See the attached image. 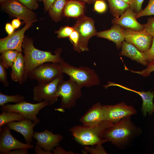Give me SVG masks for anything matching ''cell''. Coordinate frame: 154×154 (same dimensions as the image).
<instances>
[{"mask_svg": "<svg viewBox=\"0 0 154 154\" xmlns=\"http://www.w3.org/2000/svg\"><path fill=\"white\" fill-rule=\"evenodd\" d=\"M10 75L12 80L22 84L24 82L25 66L24 56L21 52L11 67Z\"/></svg>", "mask_w": 154, "mask_h": 154, "instance_id": "7402d4cb", "label": "cell"}, {"mask_svg": "<svg viewBox=\"0 0 154 154\" xmlns=\"http://www.w3.org/2000/svg\"><path fill=\"white\" fill-rule=\"evenodd\" d=\"M31 10H35L38 7V0H17Z\"/></svg>", "mask_w": 154, "mask_h": 154, "instance_id": "836d02e7", "label": "cell"}, {"mask_svg": "<svg viewBox=\"0 0 154 154\" xmlns=\"http://www.w3.org/2000/svg\"><path fill=\"white\" fill-rule=\"evenodd\" d=\"M61 73L65 74L82 87H90L99 85L100 80L95 70L89 67H76L64 61L57 63Z\"/></svg>", "mask_w": 154, "mask_h": 154, "instance_id": "277c9868", "label": "cell"}, {"mask_svg": "<svg viewBox=\"0 0 154 154\" xmlns=\"http://www.w3.org/2000/svg\"><path fill=\"white\" fill-rule=\"evenodd\" d=\"M84 5L82 3L76 0L67 2L64 10L65 15L68 17H77L83 15Z\"/></svg>", "mask_w": 154, "mask_h": 154, "instance_id": "603a6c76", "label": "cell"}, {"mask_svg": "<svg viewBox=\"0 0 154 154\" xmlns=\"http://www.w3.org/2000/svg\"><path fill=\"white\" fill-rule=\"evenodd\" d=\"M19 52L14 50H9L3 51L0 56V63L6 68H11Z\"/></svg>", "mask_w": 154, "mask_h": 154, "instance_id": "d4e9b609", "label": "cell"}, {"mask_svg": "<svg viewBox=\"0 0 154 154\" xmlns=\"http://www.w3.org/2000/svg\"><path fill=\"white\" fill-rule=\"evenodd\" d=\"M1 3L2 9L11 15L23 20L25 24L37 21L35 13L17 0H10Z\"/></svg>", "mask_w": 154, "mask_h": 154, "instance_id": "8fae6325", "label": "cell"}, {"mask_svg": "<svg viewBox=\"0 0 154 154\" xmlns=\"http://www.w3.org/2000/svg\"><path fill=\"white\" fill-rule=\"evenodd\" d=\"M113 124L110 122L105 121L94 126L76 125L69 130L74 139L79 144L84 146H93L106 142L102 137L103 133Z\"/></svg>", "mask_w": 154, "mask_h": 154, "instance_id": "3957f363", "label": "cell"}, {"mask_svg": "<svg viewBox=\"0 0 154 154\" xmlns=\"http://www.w3.org/2000/svg\"><path fill=\"white\" fill-rule=\"evenodd\" d=\"M144 0H131L130 6L136 13H138L142 10V6Z\"/></svg>", "mask_w": 154, "mask_h": 154, "instance_id": "74e56055", "label": "cell"}, {"mask_svg": "<svg viewBox=\"0 0 154 154\" xmlns=\"http://www.w3.org/2000/svg\"><path fill=\"white\" fill-rule=\"evenodd\" d=\"M6 68L0 63V81L5 87L9 85L7 77Z\"/></svg>", "mask_w": 154, "mask_h": 154, "instance_id": "8d00e7d4", "label": "cell"}, {"mask_svg": "<svg viewBox=\"0 0 154 154\" xmlns=\"http://www.w3.org/2000/svg\"><path fill=\"white\" fill-rule=\"evenodd\" d=\"M107 83V84L104 86L106 89L111 86H117L139 94L141 98L143 101L141 110L144 116H146L147 114L150 116L154 112V103L153 102L154 97V92H151V90L146 92L137 91L112 82H108Z\"/></svg>", "mask_w": 154, "mask_h": 154, "instance_id": "2e32d148", "label": "cell"}, {"mask_svg": "<svg viewBox=\"0 0 154 154\" xmlns=\"http://www.w3.org/2000/svg\"><path fill=\"white\" fill-rule=\"evenodd\" d=\"M125 29L118 25L114 24L110 29L97 33V37L113 41L115 43L117 48L119 49L125 40Z\"/></svg>", "mask_w": 154, "mask_h": 154, "instance_id": "ffe728a7", "label": "cell"}, {"mask_svg": "<svg viewBox=\"0 0 154 154\" xmlns=\"http://www.w3.org/2000/svg\"><path fill=\"white\" fill-rule=\"evenodd\" d=\"M82 1L87 3L88 4L94 3L97 0H82Z\"/></svg>", "mask_w": 154, "mask_h": 154, "instance_id": "bcb514c9", "label": "cell"}, {"mask_svg": "<svg viewBox=\"0 0 154 154\" xmlns=\"http://www.w3.org/2000/svg\"><path fill=\"white\" fill-rule=\"evenodd\" d=\"M54 154H76L72 151H67L62 148L61 147L58 146L53 150Z\"/></svg>", "mask_w": 154, "mask_h": 154, "instance_id": "ab89813d", "label": "cell"}, {"mask_svg": "<svg viewBox=\"0 0 154 154\" xmlns=\"http://www.w3.org/2000/svg\"><path fill=\"white\" fill-rule=\"evenodd\" d=\"M56 0H42L45 11L48 10L53 3Z\"/></svg>", "mask_w": 154, "mask_h": 154, "instance_id": "7bdbcfd3", "label": "cell"}, {"mask_svg": "<svg viewBox=\"0 0 154 154\" xmlns=\"http://www.w3.org/2000/svg\"><path fill=\"white\" fill-rule=\"evenodd\" d=\"M19 19L18 18L15 19L12 21L11 24L15 29L18 28L21 24Z\"/></svg>", "mask_w": 154, "mask_h": 154, "instance_id": "f6af8a7d", "label": "cell"}, {"mask_svg": "<svg viewBox=\"0 0 154 154\" xmlns=\"http://www.w3.org/2000/svg\"><path fill=\"white\" fill-rule=\"evenodd\" d=\"M15 29V28L10 23L6 24L5 29L8 35H10L12 34L14 32Z\"/></svg>", "mask_w": 154, "mask_h": 154, "instance_id": "ee69618b", "label": "cell"}, {"mask_svg": "<svg viewBox=\"0 0 154 154\" xmlns=\"http://www.w3.org/2000/svg\"><path fill=\"white\" fill-rule=\"evenodd\" d=\"M67 2V0H56L53 3L49 9V12L53 20L57 21L60 19Z\"/></svg>", "mask_w": 154, "mask_h": 154, "instance_id": "484cf974", "label": "cell"}, {"mask_svg": "<svg viewBox=\"0 0 154 154\" xmlns=\"http://www.w3.org/2000/svg\"><path fill=\"white\" fill-rule=\"evenodd\" d=\"M69 37L74 50L78 52H80L78 46L79 37L78 32L74 30Z\"/></svg>", "mask_w": 154, "mask_h": 154, "instance_id": "d6a6232c", "label": "cell"}, {"mask_svg": "<svg viewBox=\"0 0 154 154\" xmlns=\"http://www.w3.org/2000/svg\"><path fill=\"white\" fill-rule=\"evenodd\" d=\"M84 154H106L107 152L102 145V144H98L91 146H85L82 150Z\"/></svg>", "mask_w": 154, "mask_h": 154, "instance_id": "f1b7e54d", "label": "cell"}, {"mask_svg": "<svg viewBox=\"0 0 154 154\" xmlns=\"http://www.w3.org/2000/svg\"><path fill=\"white\" fill-rule=\"evenodd\" d=\"M42 0H38V1H39V2H41V1H42Z\"/></svg>", "mask_w": 154, "mask_h": 154, "instance_id": "681fc988", "label": "cell"}, {"mask_svg": "<svg viewBox=\"0 0 154 154\" xmlns=\"http://www.w3.org/2000/svg\"><path fill=\"white\" fill-rule=\"evenodd\" d=\"M73 27L79 35L78 46L80 52L88 51L89 40L97 34L94 20L83 15L77 21Z\"/></svg>", "mask_w": 154, "mask_h": 154, "instance_id": "ba28073f", "label": "cell"}, {"mask_svg": "<svg viewBox=\"0 0 154 154\" xmlns=\"http://www.w3.org/2000/svg\"><path fill=\"white\" fill-rule=\"evenodd\" d=\"M102 106L105 121L113 124L125 117L137 113L134 107L123 102L114 105H102Z\"/></svg>", "mask_w": 154, "mask_h": 154, "instance_id": "30bf717a", "label": "cell"}, {"mask_svg": "<svg viewBox=\"0 0 154 154\" xmlns=\"http://www.w3.org/2000/svg\"><path fill=\"white\" fill-rule=\"evenodd\" d=\"M82 88L70 78L67 80H62L58 91V96L61 98V108L70 109L74 107L76 100L82 96Z\"/></svg>", "mask_w": 154, "mask_h": 154, "instance_id": "5b68a950", "label": "cell"}, {"mask_svg": "<svg viewBox=\"0 0 154 154\" xmlns=\"http://www.w3.org/2000/svg\"><path fill=\"white\" fill-rule=\"evenodd\" d=\"M22 47L25 59L24 82L27 80L29 72L40 65L48 62L59 63L64 61L60 56L61 49H57L54 54L49 51L40 50L34 47L33 40L31 38L25 37Z\"/></svg>", "mask_w": 154, "mask_h": 154, "instance_id": "7a4b0ae2", "label": "cell"}, {"mask_svg": "<svg viewBox=\"0 0 154 154\" xmlns=\"http://www.w3.org/2000/svg\"><path fill=\"white\" fill-rule=\"evenodd\" d=\"M33 138L37 141L36 145L45 151H51L59 145L63 137L61 134L53 133L46 129L42 132H34Z\"/></svg>", "mask_w": 154, "mask_h": 154, "instance_id": "9a60e30c", "label": "cell"}, {"mask_svg": "<svg viewBox=\"0 0 154 154\" xmlns=\"http://www.w3.org/2000/svg\"><path fill=\"white\" fill-rule=\"evenodd\" d=\"M148 63L154 60V37H153L152 42L150 48L146 51L144 52Z\"/></svg>", "mask_w": 154, "mask_h": 154, "instance_id": "f35d334b", "label": "cell"}, {"mask_svg": "<svg viewBox=\"0 0 154 154\" xmlns=\"http://www.w3.org/2000/svg\"><path fill=\"white\" fill-rule=\"evenodd\" d=\"M28 149L26 148L15 149L8 152L6 154H28Z\"/></svg>", "mask_w": 154, "mask_h": 154, "instance_id": "60d3db41", "label": "cell"}, {"mask_svg": "<svg viewBox=\"0 0 154 154\" xmlns=\"http://www.w3.org/2000/svg\"><path fill=\"white\" fill-rule=\"evenodd\" d=\"M32 25V23L25 24L22 29L14 32L5 38L0 39V53L9 50L23 51L22 47L25 38L24 33Z\"/></svg>", "mask_w": 154, "mask_h": 154, "instance_id": "5bb4252c", "label": "cell"}, {"mask_svg": "<svg viewBox=\"0 0 154 154\" xmlns=\"http://www.w3.org/2000/svg\"><path fill=\"white\" fill-rule=\"evenodd\" d=\"M37 123L31 120L25 119L17 121H13L6 124L10 130H12L21 134L23 136L26 143L31 145L34 132V127Z\"/></svg>", "mask_w": 154, "mask_h": 154, "instance_id": "e0dca14e", "label": "cell"}, {"mask_svg": "<svg viewBox=\"0 0 154 154\" xmlns=\"http://www.w3.org/2000/svg\"><path fill=\"white\" fill-rule=\"evenodd\" d=\"M105 1L103 0H97L94 3V10L99 13H103L105 12L107 9V6Z\"/></svg>", "mask_w": 154, "mask_h": 154, "instance_id": "d590c367", "label": "cell"}, {"mask_svg": "<svg viewBox=\"0 0 154 154\" xmlns=\"http://www.w3.org/2000/svg\"><path fill=\"white\" fill-rule=\"evenodd\" d=\"M137 14L129 6L120 17L114 18L112 22L114 24L118 25L125 29L135 31L143 30L144 24H141L137 21L136 17Z\"/></svg>", "mask_w": 154, "mask_h": 154, "instance_id": "d6986e66", "label": "cell"}, {"mask_svg": "<svg viewBox=\"0 0 154 154\" xmlns=\"http://www.w3.org/2000/svg\"><path fill=\"white\" fill-rule=\"evenodd\" d=\"M74 30L73 27L66 26L63 27L56 31L58 38H65L69 37Z\"/></svg>", "mask_w": 154, "mask_h": 154, "instance_id": "1f68e13d", "label": "cell"}, {"mask_svg": "<svg viewBox=\"0 0 154 154\" xmlns=\"http://www.w3.org/2000/svg\"><path fill=\"white\" fill-rule=\"evenodd\" d=\"M154 15V0H149L145 8L136 15V19L145 16Z\"/></svg>", "mask_w": 154, "mask_h": 154, "instance_id": "f546056e", "label": "cell"}, {"mask_svg": "<svg viewBox=\"0 0 154 154\" xmlns=\"http://www.w3.org/2000/svg\"><path fill=\"white\" fill-rule=\"evenodd\" d=\"M153 37L144 30L135 31L125 29L124 38L125 41L131 43L139 50L144 52L150 48Z\"/></svg>", "mask_w": 154, "mask_h": 154, "instance_id": "7c38bea8", "label": "cell"}, {"mask_svg": "<svg viewBox=\"0 0 154 154\" xmlns=\"http://www.w3.org/2000/svg\"><path fill=\"white\" fill-rule=\"evenodd\" d=\"M143 30L153 37H154V17H150L148 19L147 23L144 24Z\"/></svg>", "mask_w": 154, "mask_h": 154, "instance_id": "e575fe53", "label": "cell"}, {"mask_svg": "<svg viewBox=\"0 0 154 154\" xmlns=\"http://www.w3.org/2000/svg\"><path fill=\"white\" fill-rule=\"evenodd\" d=\"M48 105V102L44 101L36 104H32L24 100L14 104H7L1 106L2 112H14L23 115L26 119L32 120L37 124L40 119L37 116L40 110Z\"/></svg>", "mask_w": 154, "mask_h": 154, "instance_id": "52a82bcc", "label": "cell"}, {"mask_svg": "<svg viewBox=\"0 0 154 154\" xmlns=\"http://www.w3.org/2000/svg\"><path fill=\"white\" fill-rule=\"evenodd\" d=\"M104 0V1H106V0Z\"/></svg>", "mask_w": 154, "mask_h": 154, "instance_id": "f907efd6", "label": "cell"}, {"mask_svg": "<svg viewBox=\"0 0 154 154\" xmlns=\"http://www.w3.org/2000/svg\"></svg>", "mask_w": 154, "mask_h": 154, "instance_id": "816d5d0a", "label": "cell"}, {"mask_svg": "<svg viewBox=\"0 0 154 154\" xmlns=\"http://www.w3.org/2000/svg\"><path fill=\"white\" fill-rule=\"evenodd\" d=\"M82 125L94 126L105 121L102 105L100 102L94 104L80 119Z\"/></svg>", "mask_w": 154, "mask_h": 154, "instance_id": "ac0fdd59", "label": "cell"}, {"mask_svg": "<svg viewBox=\"0 0 154 154\" xmlns=\"http://www.w3.org/2000/svg\"><path fill=\"white\" fill-rule=\"evenodd\" d=\"M35 151L37 154H53L51 151H46L36 145L35 148Z\"/></svg>", "mask_w": 154, "mask_h": 154, "instance_id": "b9f144b4", "label": "cell"}, {"mask_svg": "<svg viewBox=\"0 0 154 154\" xmlns=\"http://www.w3.org/2000/svg\"><path fill=\"white\" fill-rule=\"evenodd\" d=\"M108 2L111 13L116 18H118L130 6L129 4L121 0H106Z\"/></svg>", "mask_w": 154, "mask_h": 154, "instance_id": "cb8c5ba5", "label": "cell"}, {"mask_svg": "<svg viewBox=\"0 0 154 154\" xmlns=\"http://www.w3.org/2000/svg\"><path fill=\"white\" fill-rule=\"evenodd\" d=\"M10 129L6 125L0 127V154H6L13 149H31L33 145L23 143L16 139L11 134Z\"/></svg>", "mask_w": 154, "mask_h": 154, "instance_id": "4fadbf2b", "label": "cell"}, {"mask_svg": "<svg viewBox=\"0 0 154 154\" xmlns=\"http://www.w3.org/2000/svg\"><path fill=\"white\" fill-rule=\"evenodd\" d=\"M121 48L120 55L127 57L143 65L147 66L148 63L144 52L140 51L133 44L124 41L122 44Z\"/></svg>", "mask_w": 154, "mask_h": 154, "instance_id": "44dd1931", "label": "cell"}, {"mask_svg": "<svg viewBox=\"0 0 154 154\" xmlns=\"http://www.w3.org/2000/svg\"><path fill=\"white\" fill-rule=\"evenodd\" d=\"M61 73L57 63H44L29 71L27 76L31 80H35L38 84H47Z\"/></svg>", "mask_w": 154, "mask_h": 154, "instance_id": "9c48e42d", "label": "cell"}, {"mask_svg": "<svg viewBox=\"0 0 154 154\" xmlns=\"http://www.w3.org/2000/svg\"><path fill=\"white\" fill-rule=\"evenodd\" d=\"M131 116L125 117L106 129L102 137L120 149L129 147L134 140L141 135V129L131 121Z\"/></svg>", "mask_w": 154, "mask_h": 154, "instance_id": "6da1fadb", "label": "cell"}, {"mask_svg": "<svg viewBox=\"0 0 154 154\" xmlns=\"http://www.w3.org/2000/svg\"><path fill=\"white\" fill-rule=\"evenodd\" d=\"M129 4H130L131 0H121Z\"/></svg>", "mask_w": 154, "mask_h": 154, "instance_id": "7dc6e473", "label": "cell"}, {"mask_svg": "<svg viewBox=\"0 0 154 154\" xmlns=\"http://www.w3.org/2000/svg\"><path fill=\"white\" fill-rule=\"evenodd\" d=\"M10 0H0V3H3Z\"/></svg>", "mask_w": 154, "mask_h": 154, "instance_id": "c3c4849f", "label": "cell"}, {"mask_svg": "<svg viewBox=\"0 0 154 154\" xmlns=\"http://www.w3.org/2000/svg\"><path fill=\"white\" fill-rule=\"evenodd\" d=\"M26 118L22 115L14 112H2L0 114V127L6 124L15 121H19Z\"/></svg>", "mask_w": 154, "mask_h": 154, "instance_id": "4316f807", "label": "cell"}, {"mask_svg": "<svg viewBox=\"0 0 154 154\" xmlns=\"http://www.w3.org/2000/svg\"><path fill=\"white\" fill-rule=\"evenodd\" d=\"M25 97L20 94L14 95H8L0 92V105L3 106L5 104L11 102L17 104L25 100Z\"/></svg>", "mask_w": 154, "mask_h": 154, "instance_id": "83f0119b", "label": "cell"}, {"mask_svg": "<svg viewBox=\"0 0 154 154\" xmlns=\"http://www.w3.org/2000/svg\"><path fill=\"white\" fill-rule=\"evenodd\" d=\"M63 78V75L61 73L47 84H38L35 86L33 91V100L38 102L42 101L47 102L49 106L54 104L58 100V86Z\"/></svg>", "mask_w": 154, "mask_h": 154, "instance_id": "8992f818", "label": "cell"}, {"mask_svg": "<svg viewBox=\"0 0 154 154\" xmlns=\"http://www.w3.org/2000/svg\"><path fill=\"white\" fill-rule=\"evenodd\" d=\"M126 70H129L132 72L139 74L144 77L150 75L151 72L154 71V60L149 63L147 68L141 71H134L125 68Z\"/></svg>", "mask_w": 154, "mask_h": 154, "instance_id": "4dcf8cb0", "label": "cell"}]
</instances>
